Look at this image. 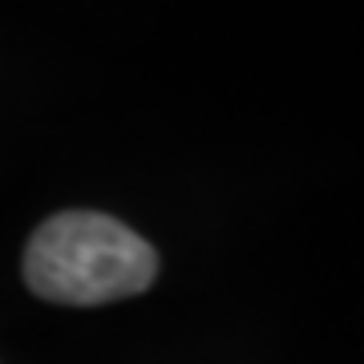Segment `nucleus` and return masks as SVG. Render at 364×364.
Returning a JSON list of instances; mask_svg holds the SVG:
<instances>
[{
	"mask_svg": "<svg viewBox=\"0 0 364 364\" xmlns=\"http://www.w3.org/2000/svg\"><path fill=\"white\" fill-rule=\"evenodd\" d=\"M158 255L142 235L97 210H65L28 239L25 279L53 304H109L154 284Z\"/></svg>",
	"mask_w": 364,
	"mask_h": 364,
	"instance_id": "f257e3e1",
	"label": "nucleus"
}]
</instances>
